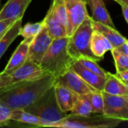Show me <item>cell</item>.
Segmentation results:
<instances>
[{"label":"cell","instance_id":"obj_1","mask_svg":"<svg viewBox=\"0 0 128 128\" xmlns=\"http://www.w3.org/2000/svg\"><path fill=\"white\" fill-rule=\"evenodd\" d=\"M54 84L55 77L52 75L17 84L2 91L0 92V100L12 110H23L38 100Z\"/></svg>","mask_w":128,"mask_h":128},{"label":"cell","instance_id":"obj_2","mask_svg":"<svg viewBox=\"0 0 128 128\" xmlns=\"http://www.w3.org/2000/svg\"><path fill=\"white\" fill-rule=\"evenodd\" d=\"M69 37L54 39L41 61V68L57 77L69 69L74 61L67 49Z\"/></svg>","mask_w":128,"mask_h":128},{"label":"cell","instance_id":"obj_3","mask_svg":"<svg viewBox=\"0 0 128 128\" xmlns=\"http://www.w3.org/2000/svg\"><path fill=\"white\" fill-rule=\"evenodd\" d=\"M23 110L42 119L45 128H54L55 124L68 115V112H64L59 108L54 86L38 100Z\"/></svg>","mask_w":128,"mask_h":128},{"label":"cell","instance_id":"obj_4","mask_svg":"<svg viewBox=\"0 0 128 128\" xmlns=\"http://www.w3.org/2000/svg\"><path fill=\"white\" fill-rule=\"evenodd\" d=\"M94 31L92 19L89 15L69 37L67 49L74 60L80 58H89L97 62L100 60L92 53L91 50V35Z\"/></svg>","mask_w":128,"mask_h":128},{"label":"cell","instance_id":"obj_5","mask_svg":"<svg viewBox=\"0 0 128 128\" xmlns=\"http://www.w3.org/2000/svg\"><path fill=\"white\" fill-rule=\"evenodd\" d=\"M51 75L41 66L29 59L10 74L1 72L0 92L4 89L25 82L39 80Z\"/></svg>","mask_w":128,"mask_h":128},{"label":"cell","instance_id":"obj_6","mask_svg":"<svg viewBox=\"0 0 128 128\" xmlns=\"http://www.w3.org/2000/svg\"><path fill=\"white\" fill-rule=\"evenodd\" d=\"M121 122L120 119L109 118L103 114L80 116L71 113L55 124L54 128H113L118 127Z\"/></svg>","mask_w":128,"mask_h":128},{"label":"cell","instance_id":"obj_7","mask_svg":"<svg viewBox=\"0 0 128 128\" xmlns=\"http://www.w3.org/2000/svg\"><path fill=\"white\" fill-rule=\"evenodd\" d=\"M103 115L123 121H128V95H112L103 92Z\"/></svg>","mask_w":128,"mask_h":128},{"label":"cell","instance_id":"obj_8","mask_svg":"<svg viewBox=\"0 0 128 128\" xmlns=\"http://www.w3.org/2000/svg\"><path fill=\"white\" fill-rule=\"evenodd\" d=\"M66 10V31L70 37L89 16L86 4L81 0H64Z\"/></svg>","mask_w":128,"mask_h":128},{"label":"cell","instance_id":"obj_9","mask_svg":"<svg viewBox=\"0 0 128 128\" xmlns=\"http://www.w3.org/2000/svg\"><path fill=\"white\" fill-rule=\"evenodd\" d=\"M55 84L63 86L78 95L88 94L97 91L70 68L55 77Z\"/></svg>","mask_w":128,"mask_h":128},{"label":"cell","instance_id":"obj_10","mask_svg":"<svg viewBox=\"0 0 128 128\" xmlns=\"http://www.w3.org/2000/svg\"><path fill=\"white\" fill-rule=\"evenodd\" d=\"M53 40L44 24L40 32L32 39L29 44L28 59L40 64L41 59L50 47Z\"/></svg>","mask_w":128,"mask_h":128},{"label":"cell","instance_id":"obj_11","mask_svg":"<svg viewBox=\"0 0 128 128\" xmlns=\"http://www.w3.org/2000/svg\"><path fill=\"white\" fill-rule=\"evenodd\" d=\"M31 2L32 0H8L0 10V20L23 17Z\"/></svg>","mask_w":128,"mask_h":128},{"label":"cell","instance_id":"obj_12","mask_svg":"<svg viewBox=\"0 0 128 128\" xmlns=\"http://www.w3.org/2000/svg\"><path fill=\"white\" fill-rule=\"evenodd\" d=\"M54 90L59 108L64 112H71L78 95L68 88L58 84H54Z\"/></svg>","mask_w":128,"mask_h":128},{"label":"cell","instance_id":"obj_13","mask_svg":"<svg viewBox=\"0 0 128 128\" xmlns=\"http://www.w3.org/2000/svg\"><path fill=\"white\" fill-rule=\"evenodd\" d=\"M32 38H24L12 54L8 63L5 66L3 73L10 74L21 66L28 59L29 46Z\"/></svg>","mask_w":128,"mask_h":128},{"label":"cell","instance_id":"obj_14","mask_svg":"<svg viewBox=\"0 0 128 128\" xmlns=\"http://www.w3.org/2000/svg\"><path fill=\"white\" fill-rule=\"evenodd\" d=\"M78 75H79L88 84L94 87L97 91L103 92V87L106 82V78L102 77L92 71L86 69L82 65H81L76 60H74L69 68Z\"/></svg>","mask_w":128,"mask_h":128},{"label":"cell","instance_id":"obj_15","mask_svg":"<svg viewBox=\"0 0 128 128\" xmlns=\"http://www.w3.org/2000/svg\"><path fill=\"white\" fill-rule=\"evenodd\" d=\"M88 4L91 9V19L94 21L116 28L103 0H90Z\"/></svg>","mask_w":128,"mask_h":128},{"label":"cell","instance_id":"obj_16","mask_svg":"<svg viewBox=\"0 0 128 128\" xmlns=\"http://www.w3.org/2000/svg\"><path fill=\"white\" fill-rule=\"evenodd\" d=\"M92 26L94 30H96L101 33L112 45L113 48H118L121 45H122L128 39L124 37L116 28L110 27L109 26L104 25L103 23H100L95 22L92 20Z\"/></svg>","mask_w":128,"mask_h":128},{"label":"cell","instance_id":"obj_17","mask_svg":"<svg viewBox=\"0 0 128 128\" xmlns=\"http://www.w3.org/2000/svg\"><path fill=\"white\" fill-rule=\"evenodd\" d=\"M43 20L48 32L53 39L68 37L66 26L56 18L51 8L48 10L47 14Z\"/></svg>","mask_w":128,"mask_h":128},{"label":"cell","instance_id":"obj_18","mask_svg":"<svg viewBox=\"0 0 128 128\" xmlns=\"http://www.w3.org/2000/svg\"><path fill=\"white\" fill-rule=\"evenodd\" d=\"M113 49L110 42L99 32L94 30L91 35V50L92 53L100 61L103 58L106 52Z\"/></svg>","mask_w":128,"mask_h":128},{"label":"cell","instance_id":"obj_19","mask_svg":"<svg viewBox=\"0 0 128 128\" xmlns=\"http://www.w3.org/2000/svg\"><path fill=\"white\" fill-rule=\"evenodd\" d=\"M11 119V122L23 124L25 125L37 128H45V122L42 119L23 109L13 110Z\"/></svg>","mask_w":128,"mask_h":128},{"label":"cell","instance_id":"obj_20","mask_svg":"<svg viewBox=\"0 0 128 128\" xmlns=\"http://www.w3.org/2000/svg\"><path fill=\"white\" fill-rule=\"evenodd\" d=\"M104 92L112 95H128V88L115 74H107L103 87Z\"/></svg>","mask_w":128,"mask_h":128},{"label":"cell","instance_id":"obj_21","mask_svg":"<svg viewBox=\"0 0 128 128\" xmlns=\"http://www.w3.org/2000/svg\"><path fill=\"white\" fill-rule=\"evenodd\" d=\"M22 20L23 17L17 20L11 25V26L6 30L5 33L0 39V59L11 43L17 38V36L20 35V32L22 27Z\"/></svg>","mask_w":128,"mask_h":128},{"label":"cell","instance_id":"obj_22","mask_svg":"<svg viewBox=\"0 0 128 128\" xmlns=\"http://www.w3.org/2000/svg\"><path fill=\"white\" fill-rule=\"evenodd\" d=\"M71 112L80 116H89L92 114V108L88 98V94L78 95Z\"/></svg>","mask_w":128,"mask_h":128},{"label":"cell","instance_id":"obj_23","mask_svg":"<svg viewBox=\"0 0 128 128\" xmlns=\"http://www.w3.org/2000/svg\"><path fill=\"white\" fill-rule=\"evenodd\" d=\"M43 26V20L37 22H27L24 26H22L20 32V35H21L24 38H33L40 32Z\"/></svg>","mask_w":128,"mask_h":128},{"label":"cell","instance_id":"obj_24","mask_svg":"<svg viewBox=\"0 0 128 128\" xmlns=\"http://www.w3.org/2000/svg\"><path fill=\"white\" fill-rule=\"evenodd\" d=\"M76 61L84 68L92 71L93 73L102 77H104V78L106 77L108 72L103 70V68H102L98 64L97 61L92 59V58H80L78 59H76Z\"/></svg>","mask_w":128,"mask_h":128},{"label":"cell","instance_id":"obj_25","mask_svg":"<svg viewBox=\"0 0 128 128\" xmlns=\"http://www.w3.org/2000/svg\"><path fill=\"white\" fill-rule=\"evenodd\" d=\"M88 98L91 104L92 113L94 114H103L104 100L103 96V92L96 91L91 94H88Z\"/></svg>","mask_w":128,"mask_h":128},{"label":"cell","instance_id":"obj_26","mask_svg":"<svg viewBox=\"0 0 128 128\" xmlns=\"http://www.w3.org/2000/svg\"><path fill=\"white\" fill-rule=\"evenodd\" d=\"M111 52L115 61L116 73L128 69V56L127 54L118 48H113Z\"/></svg>","mask_w":128,"mask_h":128},{"label":"cell","instance_id":"obj_27","mask_svg":"<svg viewBox=\"0 0 128 128\" xmlns=\"http://www.w3.org/2000/svg\"><path fill=\"white\" fill-rule=\"evenodd\" d=\"M50 8L52 9L56 18L66 26V10L64 0H61L54 4H51Z\"/></svg>","mask_w":128,"mask_h":128},{"label":"cell","instance_id":"obj_28","mask_svg":"<svg viewBox=\"0 0 128 128\" xmlns=\"http://www.w3.org/2000/svg\"><path fill=\"white\" fill-rule=\"evenodd\" d=\"M12 109L0 100V127L9 125L11 123Z\"/></svg>","mask_w":128,"mask_h":128},{"label":"cell","instance_id":"obj_29","mask_svg":"<svg viewBox=\"0 0 128 128\" xmlns=\"http://www.w3.org/2000/svg\"><path fill=\"white\" fill-rule=\"evenodd\" d=\"M22 18V17H21ZM18 19H8V20H0V34L5 32L11 25Z\"/></svg>","mask_w":128,"mask_h":128},{"label":"cell","instance_id":"obj_30","mask_svg":"<svg viewBox=\"0 0 128 128\" xmlns=\"http://www.w3.org/2000/svg\"><path fill=\"white\" fill-rule=\"evenodd\" d=\"M115 2H117L121 8V10L124 15V17L125 19V20L127 21L128 23V6L127 4H125L123 2H121V0H114Z\"/></svg>","mask_w":128,"mask_h":128},{"label":"cell","instance_id":"obj_31","mask_svg":"<svg viewBox=\"0 0 128 128\" xmlns=\"http://www.w3.org/2000/svg\"><path fill=\"white\" fill-rule=\"evenodd\" d=\"M115 75L122 81H128V69L120 72H117Z\"/></svg>","mask_w":128,"mask_h":128},{"label":"cell","instance_id":"obj_32","mask_svg":"<svg viewBox=\"0 0 128 128\" xmlns=\"http://www.w3.org/2000/svg\"><path fill=\"white\" fill-rule=\"evenodd\" d=\"M118 49L128 56V40L127 41H125L122 45H121L119 47H118Z\"/></svg>","mask_w":128,"mask_h":128},{"label":"cell","instance_id":"obj_33","mask_svg":"<svg viewBox=\"0 0 128 128\" xmlns=\"http://www.w3.org/2000/svg\"><path fill=\"white\" fill-rule=\"evenodd\" d=\"M121 2H123L125 4H127L128 6V0H121Z\"/></svg>","mask_w":128,"mask_h":128},{"label":"cell","instance_id":"obj_34","mask_svg":"<svg viewBox=\"0 0 128 128\" xmlns=\"http://www.w3.org/2000/svg\"><path fill=\"white\" fill-rule=\"evenodd\" d=\"M81 1H82V2H84V3H85L86 4H88L90 0H81Z\"/></svg>","mask_w":128,"mask_h":128},{"label":"cell","instance_id":"obj_35","mask_svg":"<svg viewBox=\"0 0 128 128\" xmlns=\"http://www.w3.org/2000/svg\"><path fill=\"white\" fill-rule=\"evenodd\" d=\"M59 1H61V0H53L51 4H54V3H56V2H59Z\"/></svg>","mask_w":128,"mask_h":128},{"label":"cell","instance_id":"obj_36","mask_svg":"<svg viewBox=\"0 0 128 128\" xmlns=\"http://www.w3.org/2000/svg\"><path fill=\"white\" fill-rule=\"evenodd\" d=\"M123 82H124V83L126 85V86L128 88V81H123Z\"/></svg>","mask_w":128,"mask_h":128},{"label":"cell","instance_id":"obj_37","mask_svg":"<svg viewBox=\"0 0 128 128\" xmlns=\"http://www.w3.org/2000/svg\"><path fill=\"white\" fill-rule=\"evenodd\" d=\"M5 32H6V31H5ZM5 32H2V34H0V39H1V38H2V36H3V34H5Z\"/></svg>","mask_w":128,"mask_h":128},{"label":"cell","instance_id":"obj_38","mask_svg":"<svg viewBox=\"0 0 128 128\" xmlns=\"http://www.w3.org/2000/svg\"><path fill=\"white\" fill-rule=\"evenodd\" d=\"M0 79H1V73H0Z\"/></svg>","mask_w":128,"mask_h":128}]
</instances>
